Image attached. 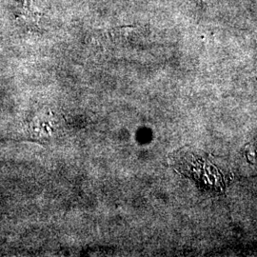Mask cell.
<instances>
[{"label": "cell", "instance_id": "6da1fadb", "mask_svg": "<svg viewBox=\"0 0 257 257\" xmlns=\"http://www.w3.org/2000/svg\"><path fill=\"white\" fill-rule=\"evenodd\" d=\"M173 166L180 173L194 178L198 183H202V174L206 178V187L211 189H220L224 183L225 176L218 173V169L205 156H199L192 153L179 151L173 156Z\"/></svg>", "mask_w": 257, "mask_h": 257}, {"label": "cell", "instance_id": "7a4b0ae2", "mask_svg": "<svg viewBox=\"0 0 257 257\" xmlns=\"http://www.w3.org/2000/svg\"><path fill=\"white\" fill-rule=\"evenodd\" d=\"M41 12L37 9L34 0H25L20 13V19L25 25L30 27H37L41 19Z\"/></svg>", "mask_w": 257, "mask_h": 257}, {"label": "cell", "instance_id": "3957f363", "mask_svg": "<svg viewBox=\"0 0 257 257\" xmlns=\"http://www.w3.org/2000/svg\"><path fill=\"white\" fill-rule=\"evenodd\" d=\"M203 1H208V0H203Z\"/></svg>", "mask_w": 257, "mask_h": 257}]
</instances>
